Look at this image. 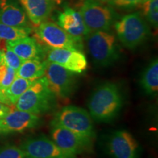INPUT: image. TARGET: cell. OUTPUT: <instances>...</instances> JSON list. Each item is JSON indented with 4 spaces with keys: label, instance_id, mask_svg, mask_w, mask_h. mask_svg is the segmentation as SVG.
<instances>
[{
    "label": "cell",
    "instance_id": "1",
    "mask_svg": "<svg viewBox=\"0 0 158 158\" xmlns=\"http://www.w3.org/2000/svg\"><path fill=\"white\" fill-rule=\"evenodd\" d=\"M123 100L119 88L116 84L106 82L100 84L88 102L89 114L98 122H110L119 113Z\"/></svg>",
    "mask_w": 158,
    "mask_h": 158
},
{
    "label": "cell",
    "instance_id": "2",
    "mask_svg": "<svg viewBox=\"0 0 158 158\" xmlns=\"http://www.w3.org/2000/svg\"><path fill=\"white\" fill-rule=\"evenodd\" d=\"M84 39L89 54L97 66L106 68L119 59V46L113 32L94 31L89 33Z\"/></svg>",
    "mask_w": 158,
    "mask_h": 158
},
{
    "label": "cell",
    "instance_id": "3",
    "mask_svg": "<svg viewBox=\"0 0 158 158\" xmlns=\"http://www.w3.org/2000/svg\"><path fill=\"white\" fill-rule=\"evenodd\" d=\"M55 94L44 77L36 79L15 103V109L38 114H45L54 106Z\"/></svg>",
    "mask_w": 158,
    "mask_h": 158
},
{
    "label": "cell",
    "instance_id": "4",
    "mask_svg": "<svg viewBox=\"0 0 158 158\" xmlns=\"http://www.w3.org/2000/svg\"><path fill=\"white\" fill-rule=\"evenodd\" d=\"M118 40L126 48L135 49L147 40L149 26L139 13H130L114 23Z\"/></svg>",
    "mask_w": 158,
    "mask_h": 158
},
{
    "label": "cell",
    "instance_id": "5",
    "mask_svg": "<svg viewBox=\"0 0 158 158\" xmlns=\"http://www.w3.org/2000/svg\"><path fill=\"white\" fill-rule=\"evenodd\" d=\"M80 13L89 33L108 31L118 19L114 10L98 0H84Z\"/></svg>",
    "mask_w": 158,
    "mask_h": 158
},
{
    "label": "cell",
    "instance_id": "6",
    "mask_svg": "<svg viewBox=\"0 0 158 158\" xmlns=\"http://www.w3.org/2000/svg\"><path fill=\"white\" fill-rule=\"evenodd\" d=\"M51 126H59L81 135L93 138L94 129L93 119L84 108L76 106L62 108L55 114Z\"/></svg>",
    "mask_w": 158,
    "mask_h": 158
},
{
    "label": "cell",
    "instance_id": "7",
    "mask_svg": "<svg viewBox=\"0 0 158 158\" xmlns=\"http://www.w3.org/2000/svg\"><path fill=\"white\" fill-rule=\"evenodd\" d=\"M36 40L48 48H68L82 51L83 40L68 34L62 27L51 21H43L35 29Z\"/></svg>",
    "mask_w": 158,
    "mask_h": 158
},
{
    "label": "cell",
    "instance_id": "8",
    "mask_svg": "<svg viewBox=\"0 0 158 158\" xmlns=\"http://www.w3.org/2000/svg\"><path fill=\"white\" fill-rule=\"evenodd\" d=\"M43 77L55 96L61 99L69 98L76 88V73L56 63L46 60V67Z\"/></svg>",
    "mask_w": 158,
    "mask_h": 158
},
{
    "label": "cell",
    "instance_id": "9",
    "mask_svg": "<svg viewBox=\"0 0 158 158\" xmlns=\"http://www.w3.org/2000/svg\"><path fill=\"white\" fill-rule=\"evenodd\" d=\"M51 139L58 147L71 155L76 156L90 151L92 138L59 126H51Z\"/></svg>",
    "mask_w": 158,
    "mask_h": 158
},
{
    "label": "cell",
    "instance_id": "10",
    "mask_svg": "<svg viewBox=\"0 0 158 158\" xmlns=\"http://www.w3.org/2000/svg\"><path fill=\"white\" fill-rule=\"evenodd\" d=\"M25 158H76L61 149L52 139L41 135L29 138L21 143Z\"/></svg>",
    "mask_w": 158,
    "mask_h": 158
},
{
    "label": "cell",
    "instance_id": "11",
    "mask_svg": "<svg viewBox=\"0 0 158 158\" xmlns=\"http://www.w3.org/2000/svg\"><path fill=\"white\" fill-rule=\"evenodd\" d=\"M106 149L111 158H138L140 155L139 143L126 130H117L112 133Z\"/></svg>",
    "mask_w": 158,
    "mask_h": 158
},
{
    "label": "cell",
    "instance_id": "12",
    "mask_svg": "<svg viewBox=\"0 0 158 158\" xmlns=\"http://www.w3.org/2000/svg\"><path fill=\"white\" fill-rule=\"evenodd\" d=\"M47 61L56 63L76 74L86 71L87 59L81 51L68 48H48Z\"/></svg>",
    "mask_w": 158,
    "mask_h": 158
},
{
    "label": "cell",
    "instance_id": "13",
    "mask_svg": "<svg viewBox=\"0 0 158 158\" xmlns=\"http://www.w3.org/2000/svg\"><path fill=\"white\" fill-rule=\"evenodd\" d=\"M40 118L38 115L20 110H11L1 119L0 133H23L37 127Z\"/></svg>",
    "mask_w": 158,
    "mask_h": 158
},
{
    "label": "cell",
    "instance_id": "14",
    "mask_svg": "<svg viewBox=\"0 0 158 158\" xmlns=\"http://www.w3.org/2000/svg\"><path fill=\"white\" fill-rule=\"evenodd\" d=\"M59 27L73 37L84 39L89 34L80 13L70 7H65L57 18Z\"/></svg>",
    "mask_w": 158,
    "mask_h": 158
},
{
    "label": "cell",
    "instance_id": "15",
    "mask_svg": "<svg viewBox=\"0 0 158 158\" xmlns=\"http://www.w3.org/2000/svg\"><path fill=\"white\" fill-rule=\"evenodd\" d=\"M30 22L37 27L50 16L54 7L53 0H19Z\"/></svg>",
    "mask_w": 158,
    "mask_h": 158
},
{
    "label": "cell",
    "instance_id": "16",
    "mask_svg": "<svg viewBox=\"0 0 158 158\" xmlns=\"http://www.w3.org/2000/svg\"><path fill=\"white\" fill-rule=\"evenodd\" d=\"M7 45L23 61L29 59L42 60L44 51L35 38L26 37L15 41L7 42Z\"/></svg>",
    "mask_w": 158,
    "mask_h": 158
},
{
    "label": "cell",
    "instance_id": "17",
    "mask_svg": "<svg viewBox=\"0 0 158 158\" xmlns=\"http://www.w3.org/2000/svg\"><path fill=\"white\" fill-rule=\"evenodd\" d=\"M0 23L15 27H29L27 14L11 0H0Z\"/></svg>",
    "mask_w": 158,
    "mask_h": 158
},
{
    "label": "cell",
    "instance_id": "18",
    "mask_svg": "<svg viewBox=\"0 0 158 158\" xmlns=\"http://www.w3.org/2000/svg\"><path fill=\"white\" fill-rule=\"evenodd\" d=\"M142 89L149 95H157L158 92V60L154 59L143 70L140 80Z\"/></svg>",
    "mask_w": 158,
    "mask_h": 158
},
{
    "label": "cell",
    "instance_id": "19",
    "mask_svg": "<svg viewBox=\"0 0 158 158\" xmlns=\"http://www.w3.org/2000/svg\"><path fill=\"white\" fill-rule=\"evenodd\" d=\"M46 60L29 59L23 61L19 70L16 71V76L35 81L43 77L45 73Z\"/></svg>",
    "mask_w": 158,
    "mask_h": 158
},
{
    "label": "cell",
    "instance_id": "20",
    "mask_svg": "<svg viewBox=\"0 0 158 158\" xmlns=\"http://www.w3.org/2000/svg\"><path fill=\"white\" fill-rule=\"evenodd\" d=\"M34 81L16 76L13 83L4 91L10 105H15L19 98L29 87Z\"/></svg>",
    "mask_w": 158,
    "mask_h": 158
},
{
    "label": "cell",
    "instance_id": "21",
    "mask_svg": "<svg viewBox=\"0 0 158 158\" xmlns=\"http://www.w3.org/2000/svg\"><path fill=\"white\" fill-rule=\"evenodd\" d=\"M31 32L30 27H15L0 23V40L15 41L28 37Z\"/></svg>",
    "mask_w": 158,
    "mask_h": 158
},
{
    "label": "cell",
    "instance_id": "22",
    "mask_svg": "<svg viewBox=\"0 0 158 158\" xmlns=\"http://www.w3.org/2000/svg\"><path fill=\"white\" fill-rule=\"evenodd\" d=\"M142 4L143 15L154 28L158 26V0L144 1Z\"/></svg>",
    "mask_w": 158,
    "mask_h": 158
},
{
    "label": "cell",
    "instance_id": "23",
    "mask_svg": "<svg viewBox=\"0 0 158 158\" xmlns=\"http://www.w3.org/2000/svg\"><path fill=\"white\" fill-rule=\"evenodd\" d=\"M6 43L1 47L2 54L1 63H4L7 66L17 71L22 64L23 60L7 46Z\"/></svg>",
    "mask_w": 158,
    "mask_h": 158
},
{
    "label": "cell",
    "instance_id": "24",
    "mask_svg": "<svg viewBox=\"0 0 158 158\" xmlns=\"http://www.w3.org/2000/svg\"><path fill=\"white\" fill-rule=\"evenodd\" d=\"M16 77V71L7 66L4 63H0V89L5 91L10 86Z\"/></svg>",
    "mask_w": 158,
    "mask_h": 158
},
{
    "label": "cell",
    "instance_id": "25",
    "mask_svg": "<svg viewBox=\"0 0 158 158\" xmlns=\"http://www.w3.org/2000/svg\"><path fill=\"white\" fill-rule=\"evenodd\" d=\"M0 158H25L23 150L11 144L0 147Z\"/></svg>",
    "mask_w": 158,
    "mask_h": 158
},
{
    "label": "cell",
    "instance_id": "26",
    "mask_svg": "<svg viewBox=\"0 0 158 158\" xmlns=\"http://www.w3.org/2000/svg\"><path fill=\"white\" fill-rule=\"evenodd\" d=\"M143 0H113L112 5L122 8H133L143 2Z\"/></svg>",
    "mask_w": 158,
    "mask_h": 158
},
{
    "label": "cell",
    "instance_id": "27",
    "mask_svg": "<svg viewBox=\"0 0 158 158\" xmlns=\"http://www.w3.org/2000/svg\"><path fill=\"white\" fill-rule=\"evenodd\" d=\"M11 110L12 108L8 105L0 102V119L5 117Z\"/></svg>",
    "mask_w": 158,
    "mask_h": 158
},
{
    "label": "cell",
    "instance_id": "28",
    "mask_svg": "<svg viewBox=\"0 0 158 158\" xmlns=\"http://www.w3.org/2000/svg\"><path fill=\"white\" fill-rule=\"evenodd\" d=\"M0 102H3V103L8 105V106H11L10 103L8 100H7V97H6L5 92L4 91L0 89Z\"/></svg>",
    "mask_w": 158,
    "mask_h": 158
},
{
    "label": "cell",
    "instance_id": "29",
    "mask_svg": "<svg viewBox=\"0 0 158 158\" xmlns=\"http://www.w3.org/2000/svg\"><path fill=\"white\" fill-rule=\"evenodd\" d=\"M98 1L100 2H104V3H109L111 4L113 2V0H98Z\"/></svg>",
    "mask_w": 158,
    "mask_h": 158
},
{
    "label": "cell",
    "instance_id": "30",
    "mask_svg": "<svg viewBox=\"0 0 158 158\" xmlns=\"http://www.w3.org/2000/svg\"><path fill=\"white\" fill-rule=\"evenodd\" d=\"M2 50L0 49V63L2 62Z\"/></svg>",
    "mask_w": 158,
    "mask_h": 158
},
{
    "label": "cell",
    "instance_id": "31",
    "mask_svg": "<svg viewBox=\"0 0 158 158\" xmlns=\"http://www.w3.org/2000/svg\"><path fill=\"white\" fill-rule=\"evenodd\" d=\"M0 128H1V119H0Z\"/></svg>",
    "mask_w": 158,
    "mask_h": 158
},
{
    "label": "cell",
    "instance_id": "32",
    "mask_svg": "<svg viewBox=\"0 0 158 158\" xmlns=\"http://www.w3.org/2000/svg\"><path fill=\"white\" fill-rule=\"evenodd\" d=\"M144 1H150V0H143V2H144Z\"/></svg>",
    "mask_w": 158,
    "mask_h": 158
},
{
    "label": "cell",
    "instance_id": "33",
    "mask_svg": "<svg viewBox=\"0 0 158 158\" xmlns=\"http://www.w3.org/2000/svg\"><path fill=\"white\" fill-rule=\"evenodd\" d=\"M53 1H54V0H53ZM56 1H60V0H56Z\"/></svg>",
    "mask_w": 158,
    "mask_h": 158
}]
</instances>
